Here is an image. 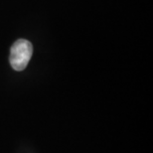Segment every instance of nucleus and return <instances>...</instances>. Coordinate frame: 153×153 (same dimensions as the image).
Segmentation results:
<instances>
[{"instance_id": "nucleus-1", "label": "nucleus", "mask_w": 153, "mask_h": 153, "mask_svg": "<svg viewBox=\"0 0 153 153\" xmlns=\"http://www.w3.org/2000/svg\"><path fill=\"white\" fill-rule=\"evenodd\" d=\"M33 47L28 40L19 39L12 45L10 50V65L15 71H23L32 57Z\"/></svg>"}]
</instances>
